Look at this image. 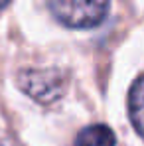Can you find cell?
I'll use <instances>...</instances> for the list:
<instances>
[{"label": "cell", "mask_w": 144, "mask_h": 146, "mask_svg": "<svg viewBox=\"0 0 144 146\" xmlns=\"http://www.w3.org/2000/svg\"><path fill=\"white\" fill-rule=\"evenodd\" d=\"M18 89L32 97L40 105H53L65 95L67 89V73L57 67L42 69H22L16 75Z\"/></svg>", "instance_id": "obj_1"}, {"label": "cell", "mask_w": 144, "mask_h": 146, "mask_svg": "<svg viewBox=\"0 0 144 146\" xmlns=\"http://www.w3.org/2000/svg\"><path fill=\"white\" fill-rule=\"evenodd\" d=\"M48 8L59 24L73 30H89L107 18L111 0H48Z\"/></svg>", "instance_id": "obj_2"}, {"label": "cell", "mask_w": 144, "mask_h": 146, "mask_svg": "<svg viewBox=\"0 0 144 146\" xmlns=\"http://www.w3.org/2000/svg\"><path fill=\"white\" fill-rule=\"evenodd\" d=\"M128 117L136 132L144 138V75H140L128 91Z\"/></svg>", "instance_id": "obj_3"}, {"label": "cell", "mask_w": 144, "mask_h": 146, "mask_svg": "<svg viewBox=\"0 0 144 146\" xmlns=\"http://www.w3.org/2000/svg\"><path fill=\"white\" fill-rule=\"evenodd\" d=\"M115 132L107 124L85 126L75 138V146H115Z\"/></svg>", "instance_id": "obj_4"}, {"label": "cell", "mask_w": 144, "mask_h": 146, "mask_svg": "<svg viewBox=\"0 0 144 146\" xmlns=\"http://www.w3.org/2000/svg\"><path fill=\"white\" fill-rule=\"evenodd\" d=\"M8 2H10V0H0V8H4V6H6Z\"/></svg>", "instance_id": "obj_5"}]
</instances>
